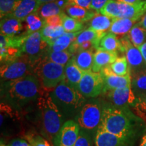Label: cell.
Masks as SVG:
<instances>
[{"mask_svg":"<svg viewBox=\"0 0 146 146\" xmlns=\"http://www.w3.org/2000/svg\"><path fill=\"white\" fill-rule=\"evenodd\" d=\"M109 66L111 70L117 75L127 76L131 74L130 68L125 56L118 57L117 59Z\"/></svg>","mask_w":146,"mask_h":146,"instance_id":"1f68e13d","label":"cell"},{"mask_svg":"<svg viewBox=\"0 0 146 146\" xmlns=\"http://www.w3.org/2000/svg\"><path fill=\"white\" fill-rule=\"evenodd\" d=\"M62 24V14H60V15L50 16V17H48L44 19V25H47V26H61Z\"/></svg>","mask_w":146,"mask_h":146,"instance_id":"74e56055","label":"cell"},{"mask_svg":"<svg viewBox=\"0 0 146 146\" xmlns=\"http://www.w3.org/2000/svg\"><path fill=\"white\" fill-rule=\"evenodd\" d=\"M146 12V1L127 3L110 0L102 9L100 13L113 18H129L139 21Z\"/></svg>","mask_w":146,"mask_h":146,"instance_id":"52a82bcc","label":"cell"},{"mask_svg":"<svg viewBox=\"0 0 146 146\" xmlns=\"http://www.w3.org/2000/svg\"><path fill=\"white\" fill-rule=\"evenodd\" d=\"M102 111L103 105L100 100L91 98L87 100L74 118V120L81 129L87 131L94 139L101 123Z\"/></svg>","mask_w":146,"mask_h":146,"instance_id":"8992f818","label":"cell"},{"mask_svg":"<svg viewBox=\"0 0 146 146\" xmlns=\"http://www.w3.org/2000/svg\"><path fill=\"white\" fill-rule=\"evenodd\" d=\"M85 72L76 64L72 58L65 66L64 81L69 86L77 89L78 83L81 81Z\"/></svg>","mask_w":146,"mask_h":146,"instance_id":"ffe728a7","label":"cell"},{"mask_svg":"<svg viewBox=\"0 0 146 146\" xmlns=\"http://www.w3.org/2000/svg\"><path fill=\"white\" fill-rule=\"evenodd\" d=\"M94 139L87 131L80 129L78 136L74 146H94Z\"/></svg>","mask_w":146,"mask_h":146,"instance_id":"d590c367","label":"cell"},{"mask_svg":"<svg viewBox=\"0 0 146 146\" xmlns=\"http://www.w3.org/2000/svg\"><path fill=\"white\" fill-rule=\"evenodd\" d=\"M64 12L66 15L74 18L81 23L91 21L98 14L96 11L91 10V9L84 8L72 4H67Z\"/></svg>","mask_w":146,"mask_h":146,"instance_id":"44dd1931","label":"cell"},{"mask_svg":"<svg viewBox=\"0 0 146 146\" xmlns=\"http://www.w3.org/2000/svg\"><path fill=\"white\" fill-rule=\"evenodd\" d=\"M100 73L103 77L104 85L103 94L110 90L131 87V74L127 76L117 75L111 70L109 66L102 69Z\"/></svg>","mask_w":146,"mask_h":146,"instance_id":"5bb4252c","label":"cell"},{"mask_svg":"<svg viewBox=\"0 0 146 146\" xmlns=\"http://www.w3.org/2000/svg\"><path fill=\"white\" fill-rule=\"evenodd\" d=\"M1 146H32L30 143L25 139L16 138L12 139L8 144L3 143L1 142Z\"/></svg>","mask_w":146,"mask_h":146,"instance_id":"f35d334b","label":"cell"},{"mask_svg":"<svg viewBox=\"0 0 146 146\" xmlns=\"http://www.w3.org/2000/svg\"><path fill=\"white\" fill-rule=\"evenodd\" d=\"M119 39L118 36L112 33H107L100 40L97 50L117 52L119 50Z\"/></svg>","mask_w":146,"mask_h":146,"instance_id":"4316f807","label":"cell"},{"mask_svg":"<svg viewBox=\"0 0 146 146\" xmlns=\"http://www.w3.org/2000/svg\"><path fill=\"white\" fill-rule=\"evenodd\" d=\"M50 96L66 119L75 118L87 101L77 89L69 86L64 80L51 91Z\"/></svg>","mask_w":146,"mask_h":146,"instance_id":"277c9868","label":"cell"},{"mask_svg":"<svg viewBox=\"0 0 146 146\" xmlns=\"http://www.w3.org/2000/svg\"><path fill=\"white\" fill-rule=\"evenodd\" d=\"M104 80L100 72H86L78 83L77 90L87 99L96 98L104 93Z\"/></svg>","mask_w":146,"mask_h":146,"instance_id":"9c48e42d","label":"cell"},{"mask_svg":"<svg viewBox=\"0 0 146 146\" xmlns=\"http://www.w3.org/2000/svg\"><path fill=\"white\" fill-rule=\"evenodd\" d=\"M99 129L135 143L138 137L146 132V124L129 108L106 104L103 105Z\"/></svg>","mask_w":146,"mask_h":146,"instance_id":"6da1fadb","label":"cell"},{"mask_svg":"<svg viewBox=\"0 0 146 146\" xmlns=\"http://www.w3.org/2000/svg\"><path fill=\"white\" fill-rule=\"evenodd\" d=\"M36 102L40 116L41 133L45 139L52 143L54 137L66 121V118L52 100L50 91L43 89Z\"/></svg>","mask_w":146,"mask_h":146,"instance_id":"3957f363","label":"cell"},{"mask_svg":"<svg viewBox=\"0 0 146 146\" xmlns=\"http://www.w3.org/2000/svg\"><path fill=\"white\" fill-rule=\"evenodd\" d=\"M131 89L137 98L146 94V69L131 74Z\"/></svg>","mask_w":146,"mask_h":146,"instance_id":"cb8c5ba5","label":"cell"},{"mask_svg":"<svg viewBox=\"0 0 146 146\" xmlns=\"http://www.w3.org/2000/svg\"><path fill=\"white\" fill-rule=\"evenodd\" d=\"M81 32V31H80ZM80 32L77 33H66L59 36L50 45L49 50L52 52H61L67 50L75 40L76 36Z\"/></svg>","mask_w":146,"mask_h":146,"instance_id":"d4e9b609","label":"cell"},{"mask_svg":"<svg viewBox=\"0 0 146 146\" xmlns=\"http://www.w3.org/2000/svg\"><path fill=\"white\" fill-rule=\"evenodd\" d=\"M42 38L48 43L49 46L55 39L62 36L66 33L64 29L62 26H47L45 25L43 28L40 31Z\"/></svg>","mask_w":146,"mask_h":146,"instance_id":"f546056e","label":"cell"},{"mask_svg":"<svg viewBox=\"0 0 146 146\" xmlns=\"http://www.w3.org/2000/svg\"><path fill=\"white\" fill-rule=\"evenodd\" d=\"M63 12V9L60 8V5L58 4L56 0L41 4L40 5L39 8L38 9V10L36 11L38 14L43 20L52 16L60 15Z\"/></svg>","mask_w":146,"mask_h":146,"instance_id":"f1b7e54d","label":"cell"},{"mask_svg":"<svg viewBox=\"0 0 146 146\" xmlns=\"http://www.w3.org/2000/svg\"><path fill=\"white\" fill-rule=\"evenodd\" d=\"M18 0H0L1 18L7 14H12Z\"/></svg>","mask_w":146,"mask_h":146,"instance_id":"8d00e7d4","label":"cell"},{"mask_svg":"<svg viewBox=\"0 0 146 146\" xmlns=\"http://www.w3.org/2000/svg\"><path fill=\"white\" fill-rule=\"evenodd\" d=\"M23 23L15 17L13 14H9L3 16L1 18L0 23L1 34L9 38L28 36Z\"/></svg>","mask_w":146,"mask_h":146,"instance_id":"4fadbf2b","label":"cell"},{"mask_svg":"<svg viewBox=\"0 0 146 146\" xmlns=\"http://www.w3.org/2000/svg\"><path fill=\"white\" fill-rule=\"evenodd\" d=\"M36 1L39 2L40 4H43V3H47V2H50V1H56V0H36Z\"/></svg>","mask_w":146,"mask_h":146,"instance_id":"c3c4849f","label":"cell"},{"mask_svg":"<svg viewBox=\"0 0 146 146\" xmlns=\"http://www.w3.org/2000/svg\"><path fill=\"white\" fill-rule=\"evenodd\" d=\"M34 63L26 54L1 63L0 74L1 82L15 81L29 74H33Z\"/></svg>","mask_w":146,"mask_h":146,"instance_id":"ba28073f","label":"cell"},{"mask_svg":"<svg viewBox=\"0 0 146 146\" xmlns=\"http://www.w3.org/2000/svg\"><path fill=\"white\" fill-rule=\"evenodd\" d=\"M96 146H134L135 142L98 129L94 137Z\"/></svg>","mask_w":146,"mask_h":146,"instance_id":"9a60e30c","label":"cell"},{"mask_svg":"<svg viewBox=\"0 0 146 146\" xmlns=\"http://www.w3.org/2000/svg\"><path fill=\"white\" fill-rule=\"evenodd\" d=\"M117 58V52L96 50L94 57L92 71L94 72H100L102 69L112 64Z\"/></svg>","mask_w":146,"mask_h":146,"instance_id":"d6986e66","label":"cell"},{"mask_svg":"<svg viewBox=\"0 0 146 146\" xmlns=\"http://www.w3.org/2000/svg\"><path fill=\"white\" fill-rule=\"evenodd\" d=\"M127 35L132 44L134 46L139 47L143 43H145L146 39V30L141 27L139 23H137L133 27Z\"/></svg>","mask_w":146,"mask_h":146,"instance_id":"4dcf8cb0","label":"cell"},{"mask_svg":"<svg viewBox=\"0 0 146 146\" xmlns=\"http://www.w3.org/2000/svg\"><path fill=\"white\" fill-rule=\"evenodd\" d=\"M137 100L136 105L133 107V108L146 113V94L137 98Z\"/></svg>","mask_w":146,"mask_h":146,"instance_id":"60d3db41","label":"cell"},{"mask_svg":"<svg viewBox=\"0 0 146 146\" xmlns=\"http://www.w3.org/2000/svg\"><path fill=\"white\" fill-rule=\"evenodd\" d=\"M116 1H119V2H123V3H131V4H133V3H136L139 2L141 0H115Z\"/></svg>","mask_w":146,"mask_h":146,"instance_id":"bcb514c9","label":"cell"},{"mask_svg":"<svg viewBox=\"0 0 146 146\" xmlns=\"http://www.w3.org/2000/svg\"><path fill=\"white\" fill-rule=\"evenodd\" d=\"M134 110H135V113L137 115H138V116H139V117L141 118L146 124V113L141 112V111L138 110H136V109H134Z\"/></svg>","mask_w":146,"mask_h":146,"instance_id":"ee69618b","label":"cell"},{"mask_svg":"<svg viewBox=\"0 0 146 146\" xmlns=\"http://www.w3.org/2000/svg\"><path fill=\"white\" fill-rule=\"evenodd\" d=\"M40 5L36 0H18L12 14L20 21L24 22L29 15L36 12Z\"/></svg>","mask_w":146,"mask_h":146,"instance_id":"ac0fdd59","label":"cell"},{"mask_svg":"<svg viewBox=\"0 0 146 146\" xmlns=\"http://www.w3.org/2000/svg\"><path fill=\"white\" fill-rule=\"evenodd\" d=\"M47 58L51 61L62 66H66L69 60L72 58L73 54L69 50L61 51V52H52L48 50Z\"/></svg>","mask_w":146,"mask_h":146,"instance_id":"836d02e7","label":"cell"},{"mask_svg":"<svg viewBox=\"0 0 146 146\" xmlns=\"http://www.w3.org/2000/svg\"><path fill=\"white\" fill-rule=\"evenodd\" d=\"M64 69L65 66L51 61L45 55L34 63L33 74L39 79L42 88L51 92L64 80Z\"/></svg>","mask_w":146,"mask_h":146,"instance_id":"5b68a950","label":"cell"},{"mask_svg":"<svg viewBox=\"0 0 146 146\" xmlns=\"http://www.w3.org/2000/svg\"><path fill=\"white\" fill-rule=\"evenodd\" d=\"M139 24L141 25V27H143L146 30V12L144 15L142 16V18L140 19V21L139 22Z\"/></svg>","mask_w":146,"mask_h":146,"instance_id":"f6af8a7d","label":"cell"},{"mask_svg":"<svg viewBox=\"0 0 146 146\" xmlns=\"http://www.w3.org/2000/svg\"><path fill=\"white\" fill-rule=\"evenodd\" d=\"M113 22V18L98 13L89 21V29L100 33H106L110 30Z\"/></svg>","mask_w":146,"mask_h":146,"instance_id":"484cf974","label":"cell"},{"mask_svg":"<svg viewBox=\"0 0 146 146\" xmlns=\"http://www.w3.org/2000/svg\"><path fill=\"white\" fill-rule=\"evenodd\" d=\"M43 91L39 79L34 74L15 81L1 82V98L15 108H21L29 103L37 101Z\"/></svg>","mask_w":146,"mask_h":146,"instance_id":"7a4b0ae2","label":"cell"},{"mask_svg":"<svg viewBox=\"0 0 146 146\" xmlns=\"http://www.w3.org/2000/svg\"><path fill=\"white\" fill-rule=\"evenodd\" d=\"M106 33H100L96 31L89 28L86 29V30L81 31L78 33L75 40L72 43V44L69 47L68 50L73 55L75 54L77 47L79 45L83 44V43H86V42H91V43H92L94 45L95 49L97 50L100 40Z\"/></svg>","mask_w":146,"mask_h":146,"instance_id":"2e32d148","label":"cell"},{"mask_svg":"<svg viewBox=\"0 0 146 146\" xmlns=\"http://www.w3.org/2000/svg\"><path fill=\"white\" fill-rule=\"evenodd\" d=\"M62 26L63 27L66 33L80 32L83 29L84 26L83 23L66 15L64 12L62 13Z\"/></svg>","mask_w":146,"mask_h":146,"instance_id":"d6a6232c","label":"cell"},{"mask_svg":"<svg viewBox=\"0 0 146 146\" xmlns=\"http://www.w3.org/2000/svg\"><path fill=\"white\" fill-rule=\"evenodd\" d=\"M125 57L130 68L131 74L146 69V63L139 49L134 46L132 43L127 47Z\"/></svg>","mask_w":146,"mask_h":146,"instance_id":"e0dca14e","label":"cell"},{"mask_svg":"<svg viewBox=\"0 0 146 146\" xmlns=\"http://www.w3.org/2000/svg\"><path fill=\"white\" fill-rule=\"evenodd\" d=\"M49 48L48 43L43 39L41 32L38 31L27 36L21 47V51L35 63L46 55Z\"/></svg>","mask_w":146,"mask_h":146,"instance_id":"30bf717a","label":"cell"},{"mask_svg":"<svg viewBox=\"0 0 146 146\" xmlns=\"http://www.w3.org/2000/svg\"><path fill=\"white\" fill-rule=\"evenodd\" d=\"M95 50H96L95 48H91L90 50L77 52L73 55L72 58L75 62L76 64L84 72L92 71L94 57L96 53Z\"/></svg>","mask_w":146,"mask_h":146,"instance_id":"7402d4cb","label":"cell"},{"mask_svg":"<svg viewBox=\"0 0 146 146\" xmlns=\"http://www.w3.org/2000/svg\"><path fill=\"white\" fill-rule=\"evenodd\" d=\"M67 4H72L82 8L91 9V3L92 0H67Z\"/></svg>","mask_w":146,"mask_h":146,"instance_id":"b9f144b4","label":"cell"},{"mask_svg":"<svg viewBox=\"0 0 146 146\" xmlns=\"http://www.w3.org/2000/svg\"><path fill=\"white\" fill-rule=\"evenodd\" d=\"M142 1H146V0H142Z\"/></svg>","mask_w":146,"mask_h":146,"instance_id":"681fc988","label":"cell"},{"mask_svg":"<svg viewBox=\"0 0 146 146\" xmlns=\"http://www.w3.org/2000/svg\"><path fill=\"white\" fill-rule=\"evenodd\" d=\"M109 1L110 0H92L91 3V9L96 11L97 13H100L102 9Z\"/></svg>","mask_w":146,"mask_h":146,"instance_id":"ab89813d","label":"cell"},{"mask_svg":"<svg viewBox=\"0 0 146 146\" xmlns=\"http://www.w3.org/2000/svg\"><path fill=\"white\" fill-rule=\"evenodd\" d=\"M25 139L32 146H54L47 139L34 131H29L25 135Z\"/></svg>","mask_w":146,"mask_h":146,"instance_id":"e575fe53","label":"cell"},{"mask_svg":"<svg viewBox=\"0 0 146 146\" xmlns=\"http://www.w3.org/2000/svg\"><path fill=\"white\" fill-rule=\"evenodd\" d=\"M104 94L109 104L116 107H135L137 100L131 87L110 90Z\"/></svg>","mask_w":146,"mask_h":146,"instance_id":"7c38bea8","label":"cell"},{"mask_svg":"<svg viewBox=\"0 0 146 146\" xmlns=\"http://www.w3.org/2000/svg\"><path fill=\"white\" fill-rule=\"evenodd\" d=\"M79 126L75 120H67L54 139V146H74L79 133Z\"/></svg>","mask_w":146,"mask_h":146,"instance_id":"8fae6325","label":"cell"},{"mask_svg":"<svg viewBox=\"0 0 146 146\" xmlns=\"http://www.w3.org/2000/svg\"><path fill=\"white\" fill-rule=\"evenodd\" d=\"M139 49L140 52H141L142 56H143V58L144 60H145V63H146V41L145 43H143L141 46H139L138 47Z\"/></svg>","mask_w":146,"mask_h":146,"instance_id":"7bdbcfd3","label":"cell"},{"mask_svg":"<svg viewBox=\"0 0 146 146\" xmlns=\"http://www.w3.org/2000/svg\"><path fill=\"white\" fill-rule=\"evenodd\" d=\"M24 22L25 23V28L28 35L40 31L45 25L44 20L36 12L29 15Z\"/></svg>","mask_w":146,"mask_h":146,"instance_id":"83f0119b","label":"cell"},{"mask_svg":"<svg viewBox=\"0 0 146 146\" xmlns=\"http://www.w3.org/2000/svg\"><path fill=\"white\" fill-rule=\"evenodd\" d=\"M139 146H146V132L142 136Z\"/></svg>","mask_w":146,"mask_h":146,"instance_id":"7dc6e473","label":"cell"},{"mask_svg":"<svg viewBox=\"0 0 146 146\" xmlns=\"http://www.w3.org/2000/svg\"><path fill=\"white\" fill-rule=\"evenodd\" d=\"M137 21L129 18H113V22L109 32L117 36L123 37L129 34Z\"/></svg>","mask_w":146,"mask_h":146,"instance_id":"603a6c76","label":"cell"}]
</instances>
